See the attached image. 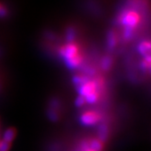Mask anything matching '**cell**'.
Instances as JSON below:
<instances>
[{"mask_svg":"<svg viewBox=\"0 0 151 151\" xmlns=\"http://www.w3.org/2000/svg\"><path fill=\"white\" fill-rule=\"evenodd\" d=\"M60 55L70 69H76L80 64V57L78 55L77 47L73 43H69L60 50Z\"/></svg>","mask_w":151,"mask_h":151,"instance_id":"6da1fadb","label":"cell"},{"mask_svg":"<svg viewBox=\"0 0 151 151\" xmlns=\"http://www.w3.org/2000/svg\"><path fill=\"white\" fill-rule=\"evenodd\" d=\"M119 21L124 26V30L127 29L133 31V29L139 24V16L137 12L133 10L127 9L121 13Z\"/></svg>","mask_w":151,"mask_h":151,"instance_id":"7a4b0ae2","label":"cell"},{"mask_svg":"<svg viewBox=\"0 0 151 151\" xmlns=\"http://www.w3.org/2000/svg\"><path fill=\"white\" fill-rule=\"evenodd\" d=\"M78 91L80 96H83L85 99L90 94L96 93V84L93 82H89L87 80L84 83L78 86Z\"/></svg>","mask_w":151,"mask_h":151,"instance_id":"3957f363","label":"cell"},{"mask_svg":"<svg viewBox=\"0 0 151 151\" xmlns=\"http://www.w3.org/2000/svg\"><path fill=\"white\" fill-rule=\"evenodd\" d=\"M99 116L93 112H87L81 116L80 123L86 127H91L99 122Z\"/></svg>","mask_w":151,"mask_h":151,"instance_id":"277c9868","label":"cell"},{"mask_svg":"<svg viewBox=\"0 0 151 151\" xmlns=\"http://www.w3.org/2000/svg\"><path fill=\"white\" fill-rule=\"evenodd\" d=\"M138 52L140 55H142L144 57L150 56V43L148 41H143L140 42L138 46Z\"/></svg>","mask_w":151,"mask_h":151,"instance_id":"5b68a950","label":"cell"},{"mask_svg":"<svg viewBox=\"0 0 151 151\" xmlns=\"http://www.w3.org/2000/svg\"><path fill=\"white\" fill-rule=\"evenodd\" d=\"M15 134H16V132L13 129H6L4 133V135H3V140L6 142H8V143L12 142L14 139Z\"/></svg>","mask_w":151,"mask_h":151,"instance_id":"8992f818","label":"cell"},{"mask_svg":"<svg viewBox=\"0 0 151 151\" xmlns=\"http://www.w3.org/2000/svg\"><path fill=\"white\" fill-rule=\"evenodd\" d=\"M99 141H104L107 137V127L106 126L103 124L99 128Z\"/></svg>","mask_w":151,"mask_h":151,"instance_id":"52a82bcc","label":"cell"},{"mask_svg":"<svg viewBox=\"0 0 151 151\" xmlns=\"http://www.w3.org/2000/svg\"><path fill=\"white\" fill-rule=\"evenodd\" d=\"M89 148L93 151H100L102 150L101 141L94 139L89 143Z\"/></svg>","mask_w":151,"mask_h":151,"instance_id":"ba28073f","label":"cell"},{"mask_svg":"<svg viewBox=\"0 0 151 151\" xmlns=\"http://www.w3.org/2000/svg\"><path fill=\"white\" fill-rule=\"evenodd\" d=\"M116 41L115 34L113 31H110L108 33L107 36V44L109 49H113L116 46Z\"/></svg>","mask_w":151,"mask_h":151,"instance_id":"9c48e42d","label":"cell"},{"mask_svg":"<svg viewBox=\"0 0 151 151\" xmlns=\"http://www.w3.org/2000/svg\"><path fill=\"white\" fill-rule=\"evenodd\" d=\"M76 38V32L74 29L70 28L66 31V40L69 42V43H72Z\"/></svg>","mask_w":151,"mask_h":151,"instance_id":"30bf717a","label":"cell"},{"mask_svg":"<svg viewBox=\"0 0 151 151\" xmlns=\"http://www.w3.org/2000/svg\"><path fill=\"white\" fill-rule=\"evenodd\" d=\"M112 60L109 57L106 56L102 61V67L105 70H108L112 65Z\"/></svg>","mask_w":151,"mask_h":151,"instance_id":"8fae6325","label":"cell"},{"mask_svg":"<svg viewBox=\"0 0 151 151\" xmlns=\"http://www.w3.org/2000/svg\"><path fill=\"white\" fill-rule=\"evenodd\" d=\"M10 144L8 142L2 140L0 142V151H8L9 150Z\"/></svg>","mask_w":151,"mask_h":151,"instance_id":"7c38bea8","label":"cell"},{"mask_svg":"<svg viewBox=\"0 0 151 151\" xmlns=\"http://www.w3.org/2000/svg\"><path fill=\"white\" fill-rule=\"evenodd\" d=\"M85 102V99H84L83 96H79L77 97V99H76V106H78V107H80V106L84 105Z\"/></svg>","mask_w":151,"mask_h":151,"instance_id":"4fadbf2b","label":"cell"},{"mask_svg":"<svg viewBox=\"0 0 151 151\" xmlns=\"http://www.w3.org/2000/svg\"><path fill=\"white\" fill-rule=\"evenodd\" d=\"M7 9H6L5 6H2V4H0V17H4L7 15Z\"/></svg>","mask_w":151,"mask_h":151,"instance_id":"5bb4252c","label":"cell"},{"mask_svg":"<svg viewBox=\"0 0 151 151\" xmlns=\"http://www.w3.org/2000/svg\"><path fill=\"white\" fill-rule=\"evenodd\" d=\"M85 151H93V150H91L89 149V150H85Z\"/></svg>","mask_w":151,"mask_h":151,"instance_id":"9a60e30c","label":"cell"}]
</instances>
